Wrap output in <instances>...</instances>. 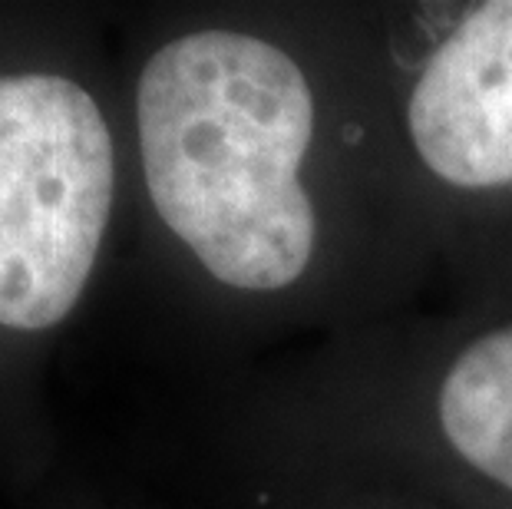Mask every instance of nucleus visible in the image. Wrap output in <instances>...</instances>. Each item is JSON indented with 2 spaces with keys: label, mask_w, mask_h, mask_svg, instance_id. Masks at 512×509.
Returning <instances> with one entry per match:
<instances>
[{
  "label": "nucleus",
  "mask_w": 512,
  "mask_h": 509,
  "mask_svg": "<svg viewBox=\"0 0 512 509\" xmlns=\"http://www.w3.org/2000/svg\"><path fill=\"white\" fill-rule=\"evenodd\" d=\"M136 116L152 205L205 272L242 291L308 272L314 96L285 50L232 30L172 40L139 77Z\"/></svg>",
  "instance_id": "1"
},
{
  "label": "nucleus",
  "mask_w": 512,
  "mask_h": 509,
  "mask_svg": "<svg viewBox=\"0 0 512 509\" xmlns=\"http://www.w3.org/2000/svg\"><path fill=\"white\" fill-rule=\"evenodd\" d=\"M113 209L100 106L57 73L0 77V324L43 331L80 301Z\"/></svg>",
  "instance_id": "2"
},
{
  "label": "nucleus",
  "mask_w": 512,
  "mask_h": 509,
  "mask_svg": "<svg viewBox=\"0 0 512 509\" xmlns=\"http://www.w3.org/2000/svg\"><path fill=\"white\" fill-rule=\"evenodd\" d=\"M407 126L443 182L512 186V0L476 7L440 43L410 93Z\"/></svg>",
  "instance_id": "3"
},
{
  "label": "nucleus",
  "mask_w": 512,
  "mask_h": 509,
  "mask_svg": "<svg viewBox=\"0 0 512 509\" xmlns=\"http://www.w3.org/2000/svg\"><path fill=\"white\" fill-rule=\"evenodd\" d=\"M450 447L512 490V328L473 341L443 377L437 400Z\"/></svg>",
  "instance_id": "4"
}]
</instances>
